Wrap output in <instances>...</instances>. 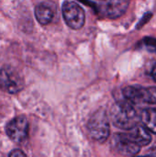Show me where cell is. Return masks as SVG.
Here are the masks:
<instances>
[{
    "mask_svg": "<svg viewBox=\"0 0 156 157\" xmlns=\"http://www.w3.org/2000/svg\"><path fill=\"white\" fill-rule=\"evenodd\" d=\"M111 122L121 130L131 131L139 125L141 121L133 104L124 100L116 102L110 110Z\"/></svg>",
    "mask_w": 156,
    "mask_h": 157,
    "instance_id": "1",
    "label": "cell"
},
{
    "mask_svg": "<svg viewBox=\"0 0 156 157\" xmlns=\"http://www.w3.org/2000/svg\"><path fill=\"white\" fill-rule=\"evenodd\" d=\"M63 17L66 24L73 29H80L86 19L84 9L74 1H65L63 4Z\"/></svg>",
    "mask_w": 156,
    "mask_h": 157,
    "instance_id": "6",
    "label": "cell"
},
{
    "mask_svg": "<svg viewBox=\"0 0 156 157\" xmlns=\"http://www.w3.org/2000/svg\"><path fill=\"white\" fill-rule=\"evenodd\" d=\"M134 157H149V156H147V155H145V156H134Z\"/></svg>",
    "mask_w": 156,
    "mask_h": 157,
    "instance_id": "16",
    "label": "cell"
},
{
    "mask_svg": "<svg viewBox=\"0 0 156 157\" xmlns=\"http://www.w3.org/2000/svg\"><path fill=\"white\" fill-rule=\"evenodd\" d=\"M35 16L41 25H47L51 22L54 17V12L49 5L41 3L35 7Z\"/></svg>",
    "mask_w": 156,
    "mask_h": 157,
    "instance_id": "10",
    "label": "cell"
},
{
    "mask_svg": "<svg viewBox=\"0 0 156 157\" xmlns=\"http://www.w3.org/2000/svg\"><path fill=\"white\" fill-rule=\"evenodd\" d=\"M127 135L131 142L140 147L146 146L152 142V136L143 125H137L135 128L131 130L130 132H127Z\"/></svg>",
    "mask_w": 156,
    "mask_h": 157,
    "instance_id": "9",
    "label": "cell"
},
{
    "mask_svg": "<svg viewBox=\"0 0 156 157\" xmlns=\"http://www.w3.org/2000/svg\"><path fill=\"white\" fill-rule=\"evenodd\" d=\"M88 134L91 139L97 143H104L110 134L108 117L105 109H98L90 117L87 123Z\"/></svg>",
    "mask_w": 156,
    "mask_h": 157,
    "instance_id": "2",
    "label": "cell"
},
{
    "mask_svg": "<svg viewBox=\"0 0 156 157\" xmlns=\"http://www.w3.org/2000/svg\"><path fill=\"white\" fill-rule=\"evenodd\" d=\"M9 157H28L21 150L16 149L13 150L10 154H9Z\"/></svg>",
    "mask_w": 156,
    "mask_h": 157,
    "instance_id": "13",
    "label": "cell"
},
{
    "mask_svg": "<svg viewBox=\"0 0 156 157\" xmlns=\"http://www.w3.org/2000/svg\"><path fill=\"white\" fill-rule=\"evenodd\" d=\"M152 76H153V78L156 81V63L154 64V68L152 70Z\"/></svg>",
    "mask_w": 156,
    "mask_h": 157,
    "instance_id": "15",
    "label": "cell"
},
{
    "mask_svg": "<svg viewBox=\"0 0 156 157\" xmlns=\"http://www.w3.org/2000/svg\"><path fill=\"white\" fill-rule=\"evenodd\" d=\"M125 99L131 104H156V86L142 87L129 86L122 90Z\"/></svg>",
    "mask_w": 156,
    "mask_h": 157,
    "instance_id": "4",
    "label": "cell"
},
{
    "mask_svg": "<svg viewBox=\"0 0 156 157\" xmlns=\"http://www.w3.org/2000/svg\"><path fill=\"white\" fill-rule=\"evenodd\" d=\"M139 46L150 52H156V39L152 37H145L140 41Z\"/></svg>",
    "mask_w": 156,
    "mask_h": 157,
    "instance_id": "12",
    "label": "cell"
},
{
    "mask_svg": "<svg viewBox=\"0 0 156 157\" xmlns=\"http://www.w3.org/2000/svg\"><path fill=\"white\" fill-rule=\"evenodd\" d=\"M6 132L13 142H24L29 133V122L27 118L21 115L10 121L6 126Z\"/></svg>",
    "mask_w": 156,
    "mask_h": 157,
    "instance_id": "7",
    "label": "cell"
},
{
    "mask_svg": "<svg viewBox=\"0 0 156 157\" xmlns=\"http://www.w3.org/2000/svg\"><path fill=\"white\" fill-rule=\"evenodd\" d=\"M93 6L98 15L104 17L115 19L121 17L127 10L130 4L129 1L120 0V1H102V2H93L88 3Z\"/></svg>",
    "mask_w": 156,
    "mask_h": 157,
    "instance_id": "5",
    "label": "cell"
},
{
    "mask_svg": "<svg viewBox=\"0 0 156 157\" xmlns=\"http://www.w3.org/2000/svg\"><path fill=\"white\" fill-rule=\"evenodd\" d=\"M143 125L151 132L156 133V109H145L140 114Z\"/></svg>",
    "mask_w": 156,
    "mask_h": 157,
    "instance_id": "11",
    "label": "cell"
},
{
    "mask_svg": "<svg viewBox=\"0 0 156 157\" xmlns=\"http://www.w3.org/2000/svg\"><path fill=\"white\" fill-rule=\"evenodd\" d=\"M147 156L149 157H156V147H153L148 150L147 152Z\"/></svg>",
    "mask_w": 156,
    "mask_h": 157,
    "instance_id": "14",
    "label": "cell"
},
{
    "mask_svg": "<svg viewBox=\"0 0 156 157\" xmlns=\"http://www.w3.org/2000/svg\"><path fill=\"white\" fill-rule=\"evenodd\" d=\"M24 87L21 75L11 66L0 68V89L8 94H17Z\"/></svg>",
    "mask_w": 156,
    "mask_h": 157,
    "instance_id": "3",
    "label": "cell"
},
{
    "mask_svg": "<svg viewBox=\"0 0 156 157\" xmlns=\"http://www.w3.org/2000/svg\"><path fill=\"white\" fill-rule=\"evenodd\" d=\"M113 146L120 154L123 155H135L141 150L139 145L130 140L127 133L115 134L113 137Z\"/></svg>",
    "mask_w": 156,
    "mask_h": 157,
    "instance_id": "8",
    "label": "cell"
}]
</instances>
